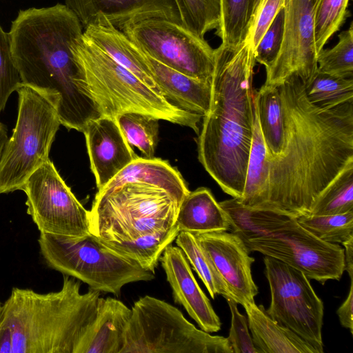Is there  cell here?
Masks as SVG:
<instances>
[{
    "instance_id": "ac0fdd59",
    "label": "cell",
    "mask_w": 353,
    "mask_h": 353,
    "mask_svg": "<svg viewBox=\"0 0 353 353\" xmlns=\"http://www.w3.org/2000/svg\"><path fill=\"white\" fill-rule=\"evenodd\" d=\"M83 133L98 190L138 157L115 119L101 116L90 121Z\"/></svg>"
},
{
    "instance_id": "7a4b0ae2",
    "label": "cell",
    "mask_w": 353,
    "mask_h": 353,
    "mask_svg": "<svg viewBox=\"0 0 353 353\" xmlns=\"http://www.w3.org/2000/svg\"><path fill=\"white\" fill-rule=\"evenodd\" d=\"M83 32L77 17L65 4L57 3L20 10L8 32L21 83L52 100L61 125L81 132L101 116L72 52Z\"/></svg>"
},
{
    "instance_id": "b9f144b4",
    "label": "cell",
    "mask_w": 353,
    "mask_h": 353,
    "mask_svg": "<svg viewBox=\"0 0 353 353\" xmlns=\"http://www.w3.org/2000/svg\"><path fill=\"white\" fill-rule=\"evenodd\" d=\"M344 246L345 267L344 270L347 272L350 280L353 276V237L342 244Z\"/></svg>"
},
{
    "instance_id": "ffe728a7",
    "label": "cell",
    "mask_w": 353,
    "mask_h": 353,
    "mask_svg": "<svg viewBox=\"0 0 353 353\" xmlns=\"http://www.w3.org/2000/svg\"><path fill=\"white\" fill-rule=\"evenodd\" d=\"M131 308L119 299H99L96 317L77 353H121Z\"/></svg>"
},
{
    "instance_id": "52a82bcc",
    "label": "cell",
    "mask_w": 353,
    "mask_h": 353,
    "mask_svg": "<svg viewBox=\"0 0 353 353\" xmlns=\"http://www.w3.org/2000/svg\"><path fill=\"white\" fill-rule=\"evenodd\" d=\"M38 242L50 268L99 292L118 296L124 285L155 277L154 272L110 250L90 233L80 237L40 233Z\"/></svg>"
},
{
    "instance_id": "e575fe53",
    "label": "cell",
    "mask_w": 353,
    "mask_h": 353,
    "mask_svg": "<svg viewBox=\"0 0 353 353\" xmlns=\"http://www.w3.org/2000/svg\"><path fill=\"white\" fill-rule=\"evenodd\" d=\"M317 71L329 75L353 77V26L339 34V41L330 49L323 48L317 54Z\"/></svg>"
},
{
    "instance_id": "9c48e42d",
    "label": "cell",
    "mask_w": 353,
    "mask_h": 353,
    "mask_svg": "<svg viewBox=\"0 0 353 353\" xmlns=\"http://www.w3.org/2000/svg\"><path fill=\"white\" fill-rule=\"evenodd\" d=\"M233 353L228 338L212 336L170 303L146 295L136 301L121 353Z\"/></svg>"
},
{
    "instance_id": "d4e9b609",
    "label": "cell",
    "mask_w": 353,
    "mask_h": 353,
    "mask_svg": "<svg viewBox=\"0 0 353 353\" xmlns=\"http://www.w3.org/2000/svg\"><path fill=\"white\" fill-rule=\"evenodd\" d=\"M219 204L229 218L232 232L243 241L273 233L297 218L276 210L248 207L236 198Z\"/></svg>"
},
{
    "instance_id": "7c38bea8",
    "label": "cell",
    "mask_w": 353,
    "mask_h": 353,
    "mask_svg": "<svg viewBox=\"0 0 353 353\" xmlns=\"http://www.w3.org/2000/svg\"><path fill=\"white\" fill-rule=\"evenodd\" d=\"M27 213L40 233L80 237L90 234L89 211L48 159L25 183Z\"/></svg>"
},
{
    "instance_id": "30bf717a",
    "label": "cell",
    "mask_w": 353,
    "mask_h": 353,
    "mask_svg": "<svg viewBox=\"0 0 353 353\" xmlns=\"http://www.w3.org/2000/svg\"><path fill=\"white\" fill-rule=\"evenodd\" d=\"M271 301L267 314L323 352L322 325L324 306L310 279L300 270L274 258H264Z\"/></svg>"
},
{
    "instance_id": "1f68e13d",
    "label": "cell",
    "mask_w": 353,
    "mask_h": 353,
    "mask_svg": "<svg viewBox=\"0 0 353 353\" xmlns=\"http://www.w3.org/2000/svg\"><path fill=\"white\" fill-rule=\"evenodd\" d=\"M181 24L198 37L216 29L220 19V0H174Z\"/></svg>"
},
{
    "instance_id": "484cf974",
    "label": "cell",
    "mask_w": 353,
    "mask_h": 353,
    "mask_svg": "<svg viewBox=\"0 0 353 353\" xmlns=\"http://www.w3.org/2000/svg\"><path fill=\"white\" fill-rule=\"evenodd\" d=\"M254 120L244 189L239 201L244 205L263 208L268 199L270 183L269 153L254 106Z\"/></svg>"
},
{
    "instance_id": "8fae6325",
    "label": "cell",
    "mask_w": 353,
    "mask_h": 353,
    "mask_svg": "<svg viewBox=\"0 0 353 353\" xmlns=\"http://www.w3.org/2000/svg\"><path fill=\"white\" fill-rule=\"evenodd\" d=\"M121 31L140 50L160 63L211 83L215 49L180 23L150 18L128 25Z\"/></svg>"
},
{
    "instance_id": "9a60e30c",
    "label": "cell",
    "mask_w": 353,
    "mask_h": 353,
    "mask_svg": "<svg viewBox=\"0 0 353 353\" xmlns=\"http://www.w3.org/2000/svg\"><path fill=\"white\" fill-rule=\"evenodd\" d=\"M209 259L224 280L238 304L254 303L258 294L252 273L254 259L243 241L226 231L193 234Z\"/></svg>"
},
{
    "instance_id": "2e32d148",
    "label": "cell",
    "mask_w": 353,
    "mask_h": 353,
    "mask_svg": "<svg viewBox=\"0 0 353 353\" xmlns=\"http://www.w3.org/2000/svg\"><path fill=\"white\" fill-rule=\"evenodd\" d=\"M65 5L83 28L99 25L122 30L128 25L150 18L181 23L174 0H65Z\"/></svg>"
},
{
    "instance_id": "d6986e66",
    "label": "cell",
    "mask_w": 353,
    "mask_h": 353,
    "mask_svg": "<svg viewBox=\"0 0 353 353\" xmlns=\"http://www.w3.org/2000/svg\"><path fill=\"white\" fill-rule=\"evenodd\" d=\"M140 50L150 77L168 101L203 117L208 112L211 99L210 83L175 70Z\"/></svg>"
},
{
    "instance_id": "5bb4252c",
    "label": "cell",
    "mask_w": 353,
    "mask_h": 353,
    "mask_svg": "<svg viewBox=\"0 0 353 353\" xmlns=\"http://www.w3.org/2000/svg\"><path fill=\"white\" fill-rule=\"evenodd\" d=\"M318 0H285L284 30L279 52L265 68V85L279 86L293 75L307 86L318 68L314 16Z\"/></svg>"
},
{
    "instance_id": "d590c367",
    "label": "cell",
    "mask_w": 353,
    "mask_h": 353,
    "mask_svg": "<svg viewBox=\"0 0 353 353\" xmlns=\"http://www.w3.org/2000/svg\"><path fill=\"white\" fill-rule=\"evenodd\" d=\"M349 1H317L314 16V41L317 54L342 25Z\"/></svg>"
},
{
    "instance_id": "f35d334b",
    "label": "cell",
    "mask_w": 353,
    "mask_h": 353,
    "mask_svg": "<svg viewBox=\"0 0 353 353\" xmlns=\"http://www.w3.org/2000/svg\"><path fill=\"white\" fill-rule=\"evenodd\" d=\"M232 315L228 340L233 353H259L248 330V319L238 310V303L226 299Z\"/></svg>"
},
{
    "instance_id": "f6af8a7d",
    "label": "cell",
    "mask_w": 353,
    "mask_h": 353,
    "mask_svg": "<svg viewBox=\"0 0 353 353\" xmlns=\"http://www.w3.org/2000/svg\"><path fill=\"white\" fill-rule=\"evenodd\" d=\"M2 304L0 302V323H1V312H2Z\"/></svg>"
},
{
    "instance_id": "d6a6232c",
    "label": "cell",
    "mask_w": 353,
    "mask_h": 353,
    "mask_svg": "<svg viewBox=\"0 0 353 353\" xmlns=\"http://www.w3.org/2000/svg\"><path fill=\"white\" fill-rule=\"evenodd\" d=\"M297 222L319 239L341 243L353 237V210L333 215L303 214Z\"/></svg>"
},
{
    "instance_id": "ab89813d",
    "label": "cell",
    "mask_w": 353,
    "mask_h": 353,
    "mask_svg": "<svg viewBox=\"0 0 353 353\" xmlns=\"http://www.w3.org/2000/svg\"><path fill=\"white\" fill-rule=\"evenodd\" d=\"M284 3L285 0H261L246 39L254 50Z\"/></svg>"
},
{
    "instance_id": "7bdbcfd3",
    "label": "cell",
    "mask_w": 353,
    "mask_h": 353,
    "mask_svg": "<svg viewBox=\"0 0 353 353\" xmlns=\"http://www.w3.org/2000/svg\"><path fill=\"white\" fill-rule=\"evenodd\" d=\"M8 139L7 127L0 121V159Z\"/></svg>"
},
{
    "instance_id": "ba28073f",
    "label": "cell",
    "mask_w": 353,
    "mask_h": 353,
    "mask_svg": "<svg viewBox=\"0 0 353 353\" xmlns=\"http://www.w3.org/2000/svg\"><path fill=\"white\" fill-rule=\"evenodd\" d=\"M18 115L0 159V194L22 188L29 176L49 159L61 122L55 104L33 88L17 90Z\"/></svg>"
},
{
    "instance_id": "83f0119b",
    "label": "cell",
    "mask_w": 353,
    "mask_h": 353,
    "mask_svg": "<svg viewBox=\"0 0 353 353\" xmlns=\"http://www.w3.org/2000/svg\"><path fill=\"white\" fill-rule=\"evenodd\" d=\"M175 242L204 283L212 299H215L216 295H222L225 299H232L236 301L193 234L184 231L179 232Z\"/></svg>"
},
{
    "instance_id": "f1b7e54d",
    "label": "cell",
    "mask_w": 353,
    "mask_h": 353,
    "mask_svg": "<svg viewBox=\"0 0 353 353\" xmlns=\"http://www.w3.org/2000/svg\"><path fill=\"white\" fill-rule=\"evenodd\" d=\"M254 0H220V19L216 34L222 44L237 46L248 35Z\"/></svg>"
},
{
    "instance_id": "836d02e7",
    "label": "cell",
    "mask_w": 353,
    "mask_h": 353,
    "mask_svg": "<svg viewBox=\"0 0 353 353\" xmlns=\"http://www.w3.org/2000/svg\"><path fill=\"white\" fill-rule=\"evenodd\" d=\"M305 92L308 100L314 105L336 106L353 101V78L337 77L316 71L305 87Z\"/></svg>"
},
{
    "instance_id": "277c9868",
    "label": "cell",
    "mask_w": 353,
    "mask_h": 353,
    "mask_svg": "<svg viewBox=\"0 0 353 353\" xmlns=\"http://www.w3.org/2000/svg\"><path fill=\"white\" fill-rule=\"evenodd\" d=\"M81 283L63 275L57 292L14 288L2 305L0 353H77L100 299L90 288L81 294Z\"/></svg>"
},
{
    "instance_id": "f546056e",
    "label": "cell",
    "mask_w": 353,
    "mask_h": 353,
    "mask_svg": "<svg viewBox=\"0 0 353 353\" xmlns=\"http://www.w3.org/2000/svg\"><path fill=\"white\" fill-rule=\"evenodd\" d=\"M115 120L127 142L137 148L145 158H153L158 143L159 119L142 113L128 112Z\"/></svg>"
},
{
    "instance_id": "8d00e7d4",
    "label": "cell",
    "mask_w": 353,
    "mask_h": 353,
    "mask_svg": "<svg viewBox=\"0 0 353 353\" xmlns=\"http://www.w3.org/2000/svg\"><path fill=\"white\" fill-rule=\"evenodd\" d=\"M21 83L12 55L8 32L0 25V111L4 110L9 97Z\"/></svg>"
},
{
    "instance_id": "60d3db41",
    "label": "cell",
    "mask_w": 353,
    "mask_h": 353,
    "mask_svg": "<svg viewBox=\"0 0 353 353\" xmlns=\"http://www.w3.org/2000/svg\"><path fill=\"white\" fill-rule=\"evenodd\" d=\"M352 280L350 281V286L349 293L346 299L341 305L336 310V314L339 316V321L341 325L350 330V332L353 333V284Z\"/></svg>"
},
{
    "instance_id": "ee69618b",
    "label": "cell",
    "mask_w": 353,
    "mask_h": 353,
    "mask_svg": "<svg viewBox=\"0 0 353 353\" xmlns=\"http://www.w3.org/2000/svg\"><path fill=\"white\" fill-rule=\"evenodd\" d=\"M261 1V0H254L253 12H252V21H251V25H252V23L253 20H254V17H255V15L256 14V12L258 10V8L259 7ZM251 25H250V26H251Z\"/></svg>"
},
{
    "instance_id": "44dd1931",
    "label": "cell",
    "mask_w": 353,
    "mask_h": 353,
    "mask_svg": "<svg viewBox=\"0 0 353 353\" xmlns=\"http://www.w3.org/2000/svg\"><path fill=\"white\" fill-rule=\"evenodd\" d=\"M242 305L259 353H319L311 344L272 319L262 305L245 302Z\"/></svg>"
},
{
    "instance_id": "4fadbf2b",
    "label": "cell",
    "mask_w": 353,
    "mask_h": 353,
    "mask_svg": "<svg viewBox=\"0 0 353 353\" xmlns=\"http://www.w3.org/2000/svg\"><path fill=\"white\" fill-rule=\"evenodd\" d=\"M243 242L250 252L286 263L321 284L340 280L345 271L344 248L319 239L296 219L273 233Z\"/></svg>"
},
{
    "instance_id": "74e56055",
    "label": "cell",
    "mask_w": 353,
    "mask_h": 353,
    "mask_svg": "<svg viewBox=\"0 0 353 353\" xmlns=\"http://www.w3.org/2000/svg\"><path fill=\"white\" fill-rule=\"evenodd\" d=\"M284 8L278 12L254 49L255 60L265 68L276 59L282 43L284 30Z\"/></svg>"
},
{
    "instance_id": "7402d4cb",
    "label": "cell",
    "mask_w": 353,
    "mask_h": 353,
    "mask_svg": "<svg viewBox=\"0 0 353 353\" xmlns=\"http://www.w3.org/2000/svg\"><path fill=\"white\" fill-rule=\"evenodd\" d=\"M141 182L168 192L179 204L190 192L181 174L170 163L157 158L137 157L121 170L103 188L108 190L126 183Z\"/></svg>"
},
{
    "instance_id": "4dcf8cb0",
    "label": "cell",
    "mask_w": 353,
    "mask_h": 353,
    "mask_svg": "<svg viewBox=\"0 0 353 353\" xmlns=\"http://www.w3.org/2000/svg\"><path fill=\"white\" fill-rule=\"evenodd\" d=\"M353 210V163L347 165L323 191L308 214L333 215Z\"/></svg>"
},
{
    "instance_id": "cb8c5ba5",
    "label": "cell",
    "mask_w": 353,
    "mask_h": 353,
    "mask_svg": "<svg viewBox=\"0 0 353 353\" xmlns=\"http://www.w3.org/2000/svg\"><path fill=\"white\" fill-rule=\"evenodd\" d=\"M83 34L154 91L161 94L150 75L141 50L122 31L112 26L90 25L84 28Z\"/></svg>"
},
{
    "instance_id": "4316f807",
    "label": "cell",
    "mask_w": 353,
    "mask_h": 353,
    "mask_svg": "<svg viewBox=\"0 0 353 353\" xmlns=\"http://www.w3.org/2000/svg\"><path fill=\"white\" fill-rule=\"evenodd\" d=\"M253 101L269 155H278L284 142V113L278 87L263 84L253 94Z\"/></svg>"
},
{
    "instance_id": "8992f818",
    "label": "cell",
    "mask_w": 353,
    "mask_h": 353,
    "mask_svg": "<svg viewBox=\"0 0 353 353\" xmlns=\"http://www.w3.org/2000/svg\"><path fill=\"white\" fill-rule=\"evenodd\" d=\"M101 116L139 112L190 128L197 134L203 116L184 110L156 92L83 34L72 45Z\"/></svg>"
},
{
    "instance_id": "6da1fadb",
    "label": "cell",
    "mask_w": 353,
    "mask_h": 353,
    "mask_svg": "<svg viewBox=\"0 0 353 353\" xmlns=\"http://www.w3.org/2000/svg\"><path fill=\"white\" fill-rule=\"evenodd\" d=\"M284 113V142L270 161L263 208L309 214L323 191L353 163V101L321 107L307 99L296 75L277 86Z\"/></svg>"
},
{
    "instance_id": "603a6c76",
    "label": "cell",
    "mask_w": 353,
    "mask_h": 353,
    "mask_svg": "<svg viewBox=\"0 0 353 353\" xmlns=\"http://www.w3.org/2000/svg\"><path fill=\"white\" fill-rule=\"evenodd\" d=\"M179 231L192 234L227 231L229 218L211 191L199 188L190 192L181 202L176 219Z\"/></svg>"
},
{
    "instance_id": "e0dca14e",
    "label": "cell",
    "mask_w": 353,
    "mask_h": 353,
    "mask_svg": "<svg viewBox=\"0 0 353 353\" xmlns=\"http://www.w3.org/2000/svg\"><path fill=\"white\" fill-rule=\"evenodd\" d=\"M159 261L166 275L175 303L182 305L201 330L216 332L221 323L210 300L198 284L182 250L169 245Z\"/></svg>"
},
{
    "instance_id": "3957f363",
    "label": "cell",
    "mask_w": 353,
    "mask_h": 353,
    "mask_svg": "<svg viewBox=\"0 0 353 353\" xmlns=\"http://www.w3.org/2000/svg\"><path fill=\"white\" fill-rule=\"evenodd\" d=\"M254 50L246 39L215 49L210 108L202 117L198 159L222 190L243 194L251 148L254 111L252 83Z\"/></svg>"
},
{
    "instance_id": "5b68a950",
    "label": "cell",
    "mask_w": 353,
    "mask_h": 353,
    "mask_svg": "<svg viewBox=\"0 0 353 353\" xmlns=\"http://www.w3.org/2000/svg\"><path fill=\"white\" fill-rule=\"evenodd\" d=\"M179 203L166 190L141 182L98 191L89 211L90 232L117 254L154 273L179 231Z\"/></svg>"
}]
</instances>
